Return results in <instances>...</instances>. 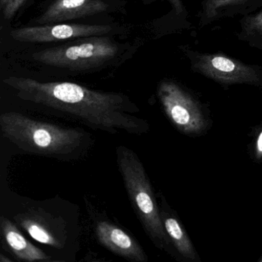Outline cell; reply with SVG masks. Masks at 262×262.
I'll list each match as a JSON object with an SVG mask.
<instances>
[{"label":"cell","mask_w":262,"mask_h":262,"mask_svg":"<svg viewBox=\"0 0 262 262\" xmlns=\"http://www.w3.org/2000/svg\"><path fill=\"white\" fill-rule=\"evenodd\" d=\"M0 129L21 151L59 160L79 157L89 139L82 129L42 122L16 112L0 116Z\"/></svg>","instance_id":"obj_2"},{"label":"cell","mask_w":262,"mask_h":262,"mask_svg":"<svg viewBox=\"0 0 262 262\" xmlns=\"http://www.w3.org/2000/svg\"><path fill=\"white\" fill-rule=\"evenodd\" d=\"M158 97L170 122L185 134H199L205 128L200 104L178 82L164 79L159 82Z\"/></svg>","instance_id":"obj_6"},{"label":"cell","mask_w":262,"mask_h":262,"mask_svg":"<svg viewBox=\"0 0 262 262\" xmlns=\"http://www.w3.org/2000/svg\"><path fill=\"white\" fill-rule=\"evenodd\" d=\"M191 71L223 85L236 84L262 87V67L245 63L222 53H202L182 47Z\"/></svg>","instance_id":"obj_5"},{"label":"cell","mask_w":262,"mask_h":262,"mask_svg":"<svg viewBox=\"0 0 262 262\" xmlns=\"http://www.w3.org/2000/svg\"><path fill=\"white\" fill-rule=\"evenodd\" d=\"M112 30L113 28L108 25L60 23L15 29L10 32V36L18 42L47 43L90 36H104L111 33Z\"/></svg>","instance_id":"obj_7"},{"label":"cell","mask_w":262,"mask_h":262,"mask_svg":"<svg viewBox=\"0 0 262 262\" xmlns=\"http://www.w3.org/2000/svg\"><path fill=\"white\" fill-rule=\"evenodd\" d=\"M255 156L258 159L262 158V131L259 134L256 142Z\"/></svg>","instance_id":"obj_17"},{"label":"cell","mask_w":262,"mask_h":262,"mask_svg":"<svg viewBox=\"0 0 262 262\" xmlns=\"http://www.w3.org/2000/svg\"><path fill=\"white\" fill-rule=\"evenodd\" d=\"M260 261H261V262H262V259H261V260H260Z\"/></svg>","instance_id":"obj_18"},{"label":"cell","mask_w":262,"mask_h":262,"mask_svg":"<svg viewBox=\"0 0 262 262\" xmlns=\"http://www.w3.org/2000/svg\"><path fill=\"white\" fill-rule=\"evenodd\" d=\"M237 38L262 55V10L241 17Z\"/></svg>","instance_id":"obj_14"},{"label":"cell","mask_w":262,"mask_h":262,"mask_svg":"<svg viewBox=\"0 0 262 262\" xmlns=\"http://www.w3.org/2000/svg\"><path fill=\"white\" fill-rule=\"evenodd\" d=\"M162 209L160 210L161 219L164 228L171 242L176 250L183 257L191 260H196L197 254L191 245V241L184 228L176 217L170 214L162 204Z\"/></svg>","instance_id":"obj_13"},{"label":"cell","mask_w":262,"mask_h":262,"mask_svg":"<svg viewBox=\"0 0 262 262\" xmlns=\"http://www.w3.org/2000/svg\"><path fill=\"white\" fill-rule=\"evenodd\" d=\"M262 10V0H202L199 13L200 28L228 18L245 16Z\"/></svg>","instance_id":"obj_11"},{"label":"cell","mask_w":262,"mask_h":262,"mask_svg":"<svg viewBox=\"0 0 262 262\" xmlns=\"http://www.w3.org/2000/svg\"><path fill=\"white\" fill-rule=\"evenodd\" d=\"M116 154L130 203L144 231L157 248L167 249L171 240L164 228L160 208L143 163L136 152L125 145L118 146Z\"/></svg>","instance_id":"obj_3"},{"label":"cell","mask_w":262,"mask_h":262,"mask_svg":"<svg viewBox=\"0 0 262 262\" xmlns=\"http://www.w3.org/2000/svg\"><path fill=\"white\" fill-rule=\"evenodd\" d=\"M13 219L22 229L39 243L59 250L65 246L67 236L63 225L40 210H30L16 214Z\"/></svg>","instance_id":"obj_9"},{"label":"cell","mask_w":262,"mask_h":262,"mask_svg":"<svg viewBox=\"0 0 262 262\" xmlns=\"http://www.w3.org/2000/svg\"><path fill=\"white\" fill-rule=\"evenodd\" d=\"M0 233L3 247L21 261H51L52 258L40 248L24 237L18 227L11 220L0 217Z\"/></svg>","instance_id":"obj_12"},{"label":"cell","mask_w":262,"mask_h":262,"mask_svg":"<svg viewBox=\"0 0 262 262\" xmlns=\"http://www.w3.org/2000/svg\"><path fill=\"white\" fill-rule=\"evenodd\" d=\"M26 2L27 0H0V10L4 19H13Z\"/></svg>","instance_id":"obj_15"},{"label":"cell","mask_w":262,"mask_h":262,"mask_svg":"<svg viewBox=\"0 0 262 262\" xmlns=\"http://www.w3.org/2000/svg\"><path fill=\"white\" fill-rule=\"evenodd\" d=\"M145 1H148V0H145ZM148 1H153V0H148ZM168 1L171 3L178 14H181L185 11V7H184L182 0H168Z\"/></svg>","instance_id":"obj_16"},{"label":"cell","mask_w":262,"mask_h":262,"mask_svg":"<svg viewBox=\"0 0 262 262\" xmlns=\"http://www.w3.org/2000/svg\"><path fill=\"white\" fill-rule=\"evenodd\" d=\"M95 236L101 245L119 257L133 262H146L148 256L142 245L119 225L105 217H98L93 211Z\"/></svg>","instance_id":"obj_8"},{"label":"cell","mask_w":262,"mask_h":262,"mask_svg":"<svg viewBox=\"0 0 262 262\" xmlns=\"http://www.w3.org/2000/svg\"><path fill=\"white\" fill-rule=\"evenodd\" d=\"M4 82L19 99L67 113L95 130L136 136L149 130L148 122L137 116L140 108L120 93L95 91L73 82H45L16 76Z\"/></svg>","instance_id":"obj_1"},{"label":"cell","mask_w":262,"mask_h":262,"mask_svg":"<svg viewBox=\"0 0 262 262\" xmlns=\"http://www.w3.org/2000/svg\"><path fill=\"white\" fill-rule=\"evenodd\" d=\"M119 50V46L110 37L96 36L45 49L32 56L44 65L70 70H86L110 62L117 56Z\"/></svg>","instance_id":"obj_4"},{"label":"cell","mask_w":262,"mask_h":262,"mask_svg":"<svg viewBox=\"0 0 262 262\" xmlns=\"http://www.w3.org/2000/svg\"><path fill=\"white\" fill-rule=\"evenodd\" d=\"M105 0H55L36 19L39 25L60 24L106 12Z\"/></svg>","instance_id":"obj_10"}]
</instances>
